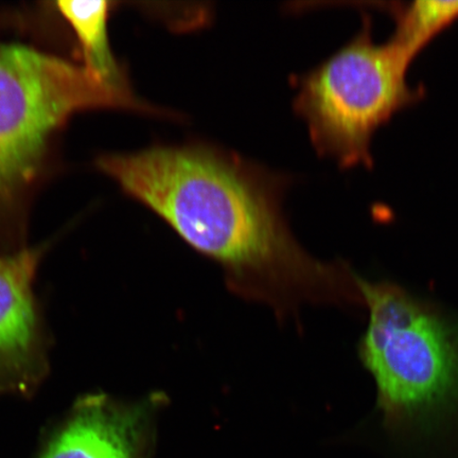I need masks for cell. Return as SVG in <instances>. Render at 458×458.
Instances as JSON below:
<instances>
[{"label": "cell", "instance_id": "2", "mask_svg": "<svg viewBox=\"0 0 458 458\" xmlns=\"http://www.w3.org/2000/svg\"><path fill=\"white\" fill-rule=\"evenodd\" d=\"M359 284L368 324L358 354L382 428L406 438L458 431V309L396 280Z\"/></svg>", "mask_w": 458, "mask_h": 458}, {"label": "cell", "instance_id": "4", "mask_svg": "<svg viewBox=\"0 0 458 458\" xmlns=\"http://www.w3.org/2000/svg\"><path fill=\"white\" fill-rule=\"evenodd\" d=\"M411 64L388 42L377 44L363 14L357 36L314 70L296 79L294 107L317 151L343 168H371L376 131L426 97L408 81Z\"/></svg>", "mask_w": 458, "mask_h": 458}, {"label": "cell", "instance_id": "1", "mask_svg": "<svg viewBox=\"0 0 458 458\" xmlns=\"http://www.w3.org/2000/svg\"><path fill=\"white\" fill-rule=\"evenodd\" d=\"M97 167L225 267L245 293L360 305L351 266L314 259L292 236L283 210L285 184L271 171L204 142L106 154Z\"/></svg>", "mask_w": 458, "mask_h": 458}, {"label": "cell", "instance_id": "8", "mask_svg": "<svg viewBox=\"0 0 458 458\" xmlns=\"http://www.w3.org/2000/svg\"><path fill=\"white\" fill-rule=\"evenodd\" d=\"M396 29L388 43L411 64L418 55L458 20V0H416L389 4Z\"/></svg>", "mask_w": 458, "mask_h": 458}, {"label": "cell", "instance_id": "6", "mask_svg": "<svg viewBox=\"0 0 458 458\" xmlns=\"http://www.w3.org/2000/svg\"><path fill=\"white\" fill-rule=\"evenodd\" d=\"M157 401L83 394L50 435L41 458H142Z\"/></svg>", "mask_w": 458, "mask_h": 458}, {"label": "cell", "instance_id": "3", "mask_svg": "<svg viewBox=\"0 0 458 458\" xmlns=\"http://www.w3.org/2000/svg\"><path fill=\"white\" fill-rule=\"evenodd\" d=\"M116 108L158 114L137 98L60 56L0 43V257L26 248L29 205L51 146L73 114Z\"/></svg>", "mask_w": 458, "mask_h": 458}, {"label": "cell", "instance_id": "5", "mask_svg": "<svg viewBox=\"0 0 458 458\" xmlns=\"http://www.w3.org/2000/svg\"><path fill=\"white\" fill-rule=\"evenodd\" d=\"M49 249L0 257V396L31 398L49 375L51 335L36 291Z\"/></svg>", "mask_w": 458, "mask_h": 458}, {"label": "cell", "instance_id": "7", "mask_svg": "<svg viewBox=\"0 0 458 458\" xmlns=\"http://www.w3.org/2000/svg\"><path fill=\"white\" fill-rule=\"evenodd\" d=\"M56 10L76 34L83 66L119 89H131L127 73L114 56L108 38L110 2H56Z\"/></svg>", "mask_w": 458, "mask_h": 458}]
</instances>
